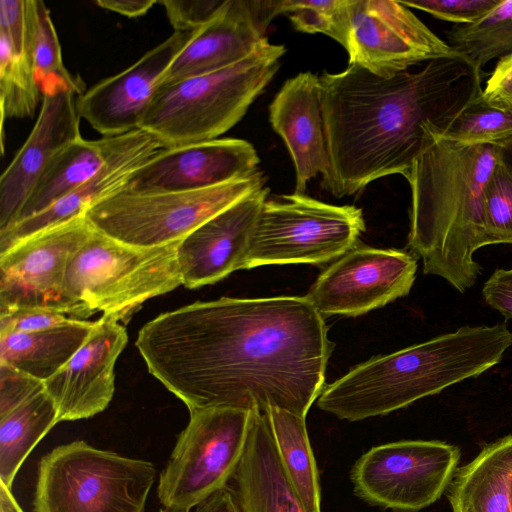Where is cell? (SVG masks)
Returning a JSON list of instances; mask_svg holds the SVG:
<instances>
[{
	"label": "cell",
	"mask_w": 512,
	"mask_h": 512,
	"mask_svg": "<svg viewBox=\"0 0 512 512\" xmlns=\"http://www.w3.org/2000/svg\"><path fill=\"white\" fill-rule=\"evenodd\" d=\"M78 96L66 86L42 93L38 118L0 178V231L15 222L29 194L58 153L82 138Z\"/></svg>",
	"instance_id": "obj_18"
},
{
	"label": "cell",
	"mask_w": 512,
	"mask_h": 512,
	"mask_svg": "<svg viewBox=\"0 0 512 512\" xmlns=\"http://www.w3.org/2000/svg\"><path fill=\"white\" fill-rule=\"evenodd\" d=\"M364 231L363 212L355 206L295 193L267 197L252 229L243 269L335 261L359 242Z\"/></svg>",
	"instance_id": "obj_9"
},
{
	"label": "cell",
	"mask_w": 512,
	"mask_h": 512,
	"mask_svg": "<svg viewBox=\"0 0 512 512\" xmlns=\"http://www.w3.org/2000/svg\"><path fill=\"white\" fill-rule=\"evenodd\" d=\"M510 347L512 331L505 324L463 326L355 366L324 386L317 405L348 421L386 415L481 375Z\"/></svg>",
	"instance_id": "obj_4"
},
{
	"label": "cell",
	"mask_w": 512,
	"mask_h": 512,
	"mask_svg": "<svg viewBox=\"0 0 512 512\" xmlns=\"http://www.w3.org/2000/svg\"><path fill=\"white\" fill-rule=\"evenodd\" d=\"M42 95L36 80L32 58L14 51L8 38L0 33V112L1 152L4 153V122L8 118L30 117Z\"/></svg>",
	"instance_id": "obj_30"
},
{
	"label": "cell",
	"mask_w": 512,
	"mask_h": 512,
	"mask_svg": "<svg viewBox=\"0 0 512 512\" xmlns=\"http://www.w3.org/2000/svg\"><path fill=\"white\" fill-rule=\"evenodd\" d=\"M352 0H281V14L304 33H322L344 48L347 44Z\"/></svg>",
	"instance_id": "obj_33"
},
{
	"label": "cell",
	"mask_w": 512,
	"mask_h": 512,
	"mask_svg": "<svg viewBox=\"0 0 512 512\" xmlns=\"http://www.w3.org/2000/svg\"><path fill=\"white\" fill-rule=\"evenodd\" d=\"M155 475L148 461L73 441L40 460L34 512H144Z\"/></svg>",
	"instance_id": "obj_7"
},
{
	"label": "cell",
	"mask_w": 512,
	"mask_h": 512,
	"mask_svg": "<svg viewBox=\"0 0 512 512\" xmlns=\"http://www.w3.org/2000/svg\"><path fill=\"white\" fill-rule=\"evenodd\" d=\"M232 480L242 512H308L282 467L265 412H253L245 451Z\"/></svg>",
	"instance_id": "obj_23"
},
{
	"label": "cell",
	"mask_w": 512,
	"mask_h": 512,
	"mask_svg": "<svg viewBox=\"0 0 512 512\" xmlns=\"http://www.w3.org/2000/svg\"><path fill=\"white\" fill-rule=\"evenodd\" d=\"M127 341L125 327L102 316L77 352L44 382L58 422L90 418L107 408L114 395L115 363Z\"/></svg>",
	"instance_id": "obj_19"
},
{
	"label": "cell",
	"mask_w": 512,
	"mask_h": 512,
	"mask_svg": "<svg viewBox=\"0 0 512 512\" xmlns=\"http://www.w3.org/2000/svg\"><path fill=\"white\" fill-rule=\"evenodd\" d=\"M416 271L414 254L358 242L319 275L305 298L322 316H359L406 296Z\"/></svg>",
	"instance_id": "obj_14"
},
{
	"label": "cell",
	"mask_w": 512,
	"mask_h": 512,
	"mask_svg": "<svg viewBox=\"0 0 512 512\" xmlns=\"http://www.w3.org/2000/svg\"><path fill=\"white\" fill-rule=\"evenodd\" d=\"M93 228L84 216L47 229L0 254V313L42 309L82 320L86 308L66 291L70 257Z\"/></svg>",
	"instance_id": "obj_12"
},
{
	"label": "cell",
	"mask_w": 512,
	"mask_h": 512,
	"mask_svg": "<svg viewBox=\"0 0 512 512\" xmlns=\"http://www.w3.org/2000/svg\"><path fill=\"white\" fill-rule=\"evenodd\" d=\"M255 173L215 187L190 191L132 192L120 190L90 206V226L117 241L136 247H157L181 241L201 224L264 188Z\"/></svg>",
	"instance_id": "obj_8"
},
{
	"label": "cell",
	"mask_w": 512,
	"mask_h": 512,
	"mask_svg": "<svg viewBox=\"0 0 512 512\" xmlns=\"http://www.w3.org/2000/svg\"><path fill=\"white\" fill-rule=\"evenodd\" d=\"M501 156L500 147L436 139L414 161L408 247L423 272L446 280L460 293L481 274L474 253L489 245L484 192Z\"/></svg>",
	"instance_id": "obj_3"
},
{
	"label": "cell",
	"mask_w": 512,
	"mask_h": 512,
	"mask_svg": "<svg viewBox=\"0 0 512 512\" xmlns=\"http://www.w3.org/2000/svg\"><path fill=\"white\" fill-rule=\"evenodd\" d=\"M96 5L120 15L136 18L145 15L155 4L156 0H97Z\"/></svg>",
	"instance_id": "obj_43"
},
{
	"label": "cell",
	"mask_w": 512,
	"mask_h": 512,
	"mask_svg": "<svg viewBox=\"0 0 512 512\" xmlns=\"http://www.w3.org/2000/svg\"><path fill=\"white\" fill-rule=\"evenodd\" d=\"M178 242L136 247L92 230L70 257L66 291L89 315L127 319L146 300L182 285Z\"/></svg>",
	"instance_id": "obj_6"
},
{
	"label": "cell",
	"mask_w": 512,
	"mask_h": 512,
	"mask_svg": "<svg viewBox=\"0 0 512 512\" xmlns=\"http://www.w3.org/2000/svg\"><path fill=\"white\" fill-rule=\"evenodd\" d=\"M321 96L319 76L302 72L284 83L269 107L270 123L294 163L295 194H304L311 179L329 171Z\"/></svg>",
	"instance_id": "obj_21"
},
{
	"label": "cell",
	"mask_w": 512,
	"mask_h": 512,
	"mask_svg": "<svg viewBox=\"0 0 512 512\" xmlns=\"http://www.w3.org/2000/svg\"><path fill=\"white\" fill-rule=\"evenodd\" d=\"M95 323L74 319L52 329L0 334V363L45 382L84 344Z\"/></svg>",
	"instance_id": "obj_26"
},
{
	"label": "cell",
	"mask_w": 512,
	"mask_h": 512,
	"mask_svg": "<svg viewBox=\"0 0 512 512\" xmlns=\"http://www.w3.org/2000/svg\"><path fill=\"white\" fill-rule=\"evenodd\" d=\"M0 512H23L6 485L0 482Z\"/></svg>",
	"instance_id": "obj_44"
},
{
	"label": "cell",
	"mask_w": 512,
	"mask_h": 512,
	"mask_svg": "<svg viewBox=\"0 0 512 512\" xmlns=\"http://www.w3.org/2000/svg\"><path fill=\"white\" fill-rule=\"evenodd\" d=\"M75 318L42 309H15L0 313V334L28 333L71 323Z\"/></svg>",
	"instance_id": "obj_38"
},
{
	"label": "cell",
	"mask_w": 512,
	"mask_h": 512,
	"mask_svg": "<svg viewBox=\"0 0 512 512\" xmlns=\"http://www.w3.org/2000/svg\"><path fill=\"white\" fill-rule=\"evenodd\" d=\"M489 245L512 244V168L500 156L484 192Z\"/></svg>",
	"instance_id": "obj_34"
},
{
	"label": "cell",
	"mask_w": 512,
	"mask_h": 512,
	"mask_svg": "<svg viewBox=\"0 0 512 512\" xmlns=\"http://www.w3.org/2000/svg\"><path fill=\"white\" fill-rule=\"evenodd\" d=\"M167 18L178 32H192L204 26L216 13L222 1L161 0Z\"/></svg>",
	"instance_id": "obj_37"
},
{
	"label": "cell",
	"mask_w": 512,
	"mask_h": 512,
	"mask_svg": "<svg viewBox=\"0 0 512 512\" xmlns=\"http://www.w3.org/2000/svg\"><path fill=\"white\" fill-rule=\"evenodd\" d=\"M282 467L308 512H321V491L306 418L280 408L266 412Z\"/></svg>",
	"instance_id": "obj_28"
},
{
	"label": "cell",
	"mask_w": 512,
	"mask_h": 512,
	"mask_svg": "<svg viewBox=\"0 0 512 512\" xmlns=\"http://www.w3.org/2000/svg\"><path fill=\"white\" fill-rule=\"evenodd\" d=\"M501 0H413L400 1L408 8H416L437 19L467 25L476 22Z\"/></svg>",
	"instance_id": "obj_36"
},
{
	"label": "cell",
	"mask_w": 512,
	"mask_h": 512,
	"mask_svg": "<svg viewBox=\"0 0 512 512\" xmlns=\"http://www.w3.org/2000/svg\"><path fill=\"white\" fill-rule=\"evenodd\" d=\"M436 139L466 145L503 147L512 142V107L487 102L481 91L461 109Z\"/></svg>",
	"instance_id": "obj_31"
},
{
	"label": "cell",
	"mask_w": 512,
	"mask_h": 512,
	"mask_svg": "<svg viewBox=\"0 0 512 512\" xmlns=\"http://www.w3.org/2000/svg\"><path fill=\"white\" fill-rule=\"evenodd\" d=\"M284 53V45L267 42L234 65L159 86L139 129L164 148L217 139L243 118Z\"/></svg>",
	"instance_id": "obj_5"
},
{
	"label": "cell",
	"mask_w": 512,
	"mask_h": 512,
	"mask_svg": "<svg viewBox=\"0 0 512 512\" xmlns=\"http://www.w3.org/2000/svg\"><path fill=\"white\" fill-rule=\"evenodd\" d=\"M447 44L476 72L495 58L512 53V0H501L474 23L446 31Z\"/></svg>",
	"instance_id": "obj_29"
},
{
	"label": "cell",
	"mask_w": 512,
	"mask_h": 512,
	"mask_svg": "<svg viewBox=\"0 0 512 512\" xmlns=\"http://www.w3.org/2000/svg\"><path fill=\"white\" fill-rule=\"evenodd\" d=\"M327 332L305 296L222 297L160 314L135 345L189 411L280 408L306 418L325 386Z\"/></svg>",
	"instance_id": "obj_1"
},
{
	"label": "cell",
	"mask_w": 512,
	"mask_h": 512,
	"mask_svg": "<svg viewBox=\"0 0 512 512\" xmlns=\"http://www.w3.org/2000/svg\"><path fill=\"white\" fill-rule=\"evenodd\" d=\"M44 382L0 363V415L44 388Z\"/></svg>",
	"instance_id": "obj_39"
},
{
	"label": "cell",
	"mask_w": 512,
	"mask_h": 512,
	"mask_svg": "<svg viewBox=\"0 0 512 512\" xmlns=\"http://www.w3.org/2000/svg\"><path fill=\"white\" fill-rule=\"evenodd\" d=\"M459 458L456 446L441 441L391 442L365 452L350 477L364 501L395 512H417L441 497Z\"/></svg>",
	"instance_id": "obj_11"
},
{
	"label": "cell",
	"mask_w": 512,
	"mask_h": 512,
	"mask_svg": "<svg viewBox=\"0 0 512 512\" xmlns=\"http://www.w3.org/2000/svg\"><path fill=\"white\" fill-rule=\"evenodd\" d=\"M319 79L330 162L322 185L338 198L385 176L406 178L416 158L482 91V73L459 56L388 78L349 64Z\"/></svg>",
	"instance_id": "obj_2"
},
{
	"label": "cell",
	"mask_w": 512,
	"mask_h": 512,
	"mask_svg": "<svg viewBox=\"0 0 512 512\" xmlns=\"http://www.w3.org/2000/svg\"><path fill=\"white\" fill-rule=\"evenodd\" d=\"M280 1L225 0L213 17L193 31L165 72L160 86L234 65L268 42Z\"/></svg>",
	"instance_id": "obj_15"
},
{
	"label": "cell",
	"mask_w": 512,
	"mask_h": 512,
	"mask_svg": "<svg viewBox=\"0 0 512 512\" xmlns=\"http://www.w3.org/2000/svg\"><path fill=\"white\" fill-rule=\"evenodd\" d=\"M134 132L97 140L80 138L67 145L48 165L14 223L43 211L92 178L130 142Z\"/></svg>",
	"instance_id": "obj_24"
},
{
	"label": "cell",
	"mask_w": 512,
	"mask_h": 512,
	"mask_svg": "<svg viewBox=\"0 0 512 512\" xmlns=\"http://www.w3.org/2000/svg\"><path fill=\"white\" fill-rule=\"evenodd\" d=\"M489 103L512 107V53L501 57L482 89Z\"/></svg>",
	"instance_id": "obj_40"
},
{
	"label": "cell",
	"mask_w": 512,
	"mask_h": 512,
	"mask_svg": "<svg viewBox=\"0 0 512 512\" xmlns=\"http://www.w3.org/2000/svg\"><path fill=\"white\" fill-rule=\"evenodd\" d=\"M192 33L174 31L130 67L85 90L77 98L80 118L103 137L139 129L165 72Z\"/></svg>",
	"instance_id": "obj_16"
},
{
	"label": "cell",
	"mask_w": 512,
	"mask_h": 512,
	"mask_svg": "<svg viewBox=\"0 0 512 512\" xmlns=\"http://www.w3.org/2000/svg\"><path fill=\"white\" fill-rule=\"evenodd\" d=\"M56 423L57 409L45 387L0 415L1 483L11 489L30 451Z\"/></svg>",
	"instance_id": "obj_27"
},
{
	"label": "cell",
	"mask_w": 512,
	"mask_h": 512,
	"mask_svg": "<svg viewBox=\"0 0 512 512\" xmlns=\"http://www.w3.org/2000/svg\"><path fill=\"white\" fill-rule=\"evenodd\" d=\"M482 294L490 307L512 318V268L495 270L484 283Z\"/></svg>",
	"instance_id": "obj_41"
},
{
	"label": "cell",
	"mask_w": 512,
	"mask_h": 512,
	"mask_svg": "<svg viewBox=\"0 0 512 512\" xmlns=\"http://www.w3.org/2000/svg\"><path fill=\"white\" fill-rule=\"evenodd\" d=\"M34 17L31 58L41 93L66 86L81 95L85 92V85L81 78L66 69L50 11L43 1L34 0Z\"/></svg>",
	"instance_id": "obj_32"
},
{
	"label": "cell",
	"mask_w": 512,
	"mask_h": 512,
	"mask_svg": "<svg viewBox=\"0 0 512 512\" xmlns=\"http://www.w3.org/2000/svg\"><path fill=\"white\" fill-rule=\"evenodd\" d=\"M34 22V0L0 1V33L15 52L31 56Z\"/></svg>",
	"instance_id": "obj_35"
},
{
	"label": "cell",
	"mask_w": 512,
	"mask_h": 512,
	"mask_svg": "<svg viewBox=\"0 0 512 512\" xmlns=\"http://www.w3.org/2000/svg\"><path fill=\"white\" fill-rule=\"evenodd\" d=\"M512 434L487 445L474 460L458 468L448 486L453 512H512Z\"/></svg>",
	"instance_id": "obj_25"
},
{
	"label": "cell",
	"mask_w": 512,
	"mask_h": 512,
	"mask_svg": "<svg viewBox=\"0 0 512 512\" xmlns=\"http://www.w3.org/2000/svg\"><path fill=\"white\" fill-rule=\"evenodd\" d=\"M260 159L246 140L221 138L164 148L130 178L132 192L190 191L215 187L255 173Z\"/></svg>",
	"instance_id": "obj_17"
},
{
	"label": "cell",
	"mask_w": 512,
	"mask_h": 512,
	"mask_svg": "<svg viewBox=\"0 0 512 512\" xmlns=\"http://www.w3.org/2000/svg\"><path fill=\"white\" fill-rule=\"evenodd\" d=\"M160 512H171L164 508ZM184 512H242L234 490L227 486L191 511Z\"/></svg>",
	"instance_id": "obj_42"
},
{
	"label": "cell",
	"mask_w": 512,
	"mask_h": 512,
	"mask_svg": "<svg viewBox=\"0 0 512 512\" xmlns=\"http://www.w3.org/2000/svg\"><path fill=\"white\" fill-rule=\"evenodd\" d=\"M509 500H510V506H511V511H512V474H511L510 482H509Z\"/></svg>",
	"instance_id": "obj_46"
},
{
	"label": "cell",
	"mask_w": 512,
	"mask_h": 512,
	"mask_svg": "<svg viewBox=\"0 0 512 512\" xmlns=\"http://www.w3.org/2000/svg\"><path fill=\"white\" fill-rule=\"evenodd\" d=\"M503 160L512 168V142L500 147Z\"/></svg>",
	"instance_id": "obj_45"
},
{
	"label": "cell",
	"mask_w": 512,
	"mask_h": 512,
	"mask_svg": "<svg viewBox=\"0 0 512 512\" xmlns=\"http://www.w3.org/2000/svg\"><path fill=\"white\" fill-rule=\"evenodd\" d=\"M345 49L349 64L385 78L437 58L458 56L408 7L392 0H352Z\"/></svg>",
	"instance_id": "obj_13"
},
{
	"label": "cell",
	"mask_w": 512,
	"mask_h": 512,
	"mask_svg": "<svg viewBox=\"0 0 512 512\" xmlns=\"http://www.w3.org/2000/svg\"><path fill=\"white\" fill-rule=\"evenodd\" d=\"M157 488L163 508L191 511L228 486L242 459L253 412L232 407L190 410Z\"/></svg>",
	"instance_id": "obj_10"
},
{
	"label": "cell",
	"mask_w": 512,
	"mask_h": 512,
	"mask_svg": "<svg viewBox=\"0 0 512 512\" xmlns=\"http://www.w3.org/2000/svg\"><path fill=\"white\" fill-rule=\"evenodd\" d=\"M269 189L264 187L219 212L177 246L182 285L213 284L243 269L250 235Z\"/></svg>",
	"instance_id": "obj_20"
},
{
	"label": "cell",
	"mask_w": 512,
	"mask_h": 512,
	"mask_svg": "<svg viewBox=\"0 0 512 512\" xmlns=\"http://www.w3.org/2000/svg\"><path fill=\"white\" fill-rule=\"evenodd\" d=\"M164 149L148 132L137 129L130 142L97 174L43 211L0 231V254L47 229L84 216L86 210L120 190L152 156Z\"/></svg>",
	"instance_id": "obj_22"
}]
</instances>
